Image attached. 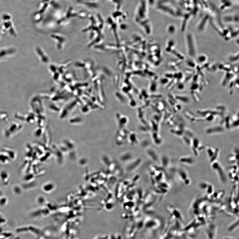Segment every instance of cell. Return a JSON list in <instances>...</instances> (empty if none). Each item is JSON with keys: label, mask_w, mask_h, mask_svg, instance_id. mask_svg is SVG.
Instances as JSON below:
<instances>
[{"label": "cell", "mask_w": 239, "mask_h": 239, "mask_svg": "<svg viewBox=\"0 0 239 239\" xmlns=\"http://www.w3.org/2000/svg\"><path fill=\"white\" fill-rule=\"evenodd\" d=\"M109 238V237L106 235L99 236L95 239H108Z\"/></svg>", "instance_id": "7c38bea8"}, {"label": "cell", "mask_w": 239, "mask_h": 239, "mask_svg": "<svg viewBox=\"0 0 239 239\" xmlns=\"http://www.w3.org/2000/svg\"><path fill=\"white\" fill-rule=\"evenodd\" d=\"M206 60V57L204 56H200L198 58V60L201 62H204Z\"/></svg>", "instance_id": "8fae6325"}, {"label": "cell", "mask_w": 239, "mask_h": 239, "mask_svg": "<svg viewBox=\"0 0 239 239\" xmlns=\"http://www.w3.org/2000/svg\"><path fill=\"white\" fill-rule=\"evenodd\" d=\"M211 164L212 168L218 175L221 182L223 183H226L227 180L226 174L224 168L219 162L216 161L211 163Z\"/></svg>", "instance_id": "6da1fadb"}, {"label": "cell", "mask_w": 239, "mask_h": 239, "mask_svg": "<svg viewBox=\"0 0 239 239\" xmlns=\"http://www.w3.org/2000/svg\"><path fill=\"white\" fill-rule=\"evenodd\" d=\"M180 163L187 165H191L194 163V161L192 157L189 156H184L179 159Z\"/></svg>", "instance_id": "8992f818"}, {"label": "cell", "mask_w": 239, "mask_h": 239, "mask_svg": "<svg viewBox=\"0 0 239 239\" xmlns=\"http://www.w3.org/2000/svg\"><path fill=\"white\" fill-rule=\"evenodd\" d=\"M232 3L230 0H220L219 8L221 11H224L231 7Z\"/></svg>", "instance_id": "5b68a950"}, {"label": "cell", "mask_w": 239, "mask_h": 239, "mask_svg": "<svg viewBox=\"0 0 239 239\" xmlns=\"http://www.w3.org/2000/svg\"><path fill=\"white\" fill-rule=\"evenodd\" d=\"M178 89L180 90L183 89L184 88V85L182 83H180L178 84Z\"/></svg>", "instance_id": "4fadbf2b"}, {"label": "cell", "mask_w": 239, "mask_h": 239, "mask_svg": "<svg viewBox=\"0 0 239 239\" xmlns=\"http://www.w3.org/2000/svg\"><path fill=\"white\" fill-rule=\"evenodd\" d=\"M209 16L208 15L205 16L203 18L201 22H200L199 26H198V30L200 31H202L204 30L205 26L206 25V23L209 19Z\"/></svg>", "instance_id": "52a82bcc"}, {"label": "cell", "mask_w": 239, "mask_h": 239, "mask_svg": "<svg viewBox=\"0 0 239 239\" xmlns=\"http://www.w3.org/2000/svg\"><path fill=\"white\" fill-rule=\"evenodd\" d=\"M178 100H181L183 102H188V99L186 96H178L177 98Z\"/></svg>", "instance_id": "30bf717a"}, {"label": "cell", "mask_w": 239, "mask_h": 239, "mask_svg": "<svg viewBox=\"0 0 239 239\" xmlns=\"http://www.w3.org/2000/svg\"><path fill=\"white\" fill-rule=\"evenodd\" d=\"M178 175L181 181L185 185H190L191 183V179L185 170L183 169H180L178 171Z\"/></svg>", "instance_id": "3957f363"}, {"label": "cell", "mask_w": 239, "mask_h": 239, "mask_svg": "<svg viewBox=\"0 0 239 239\" xmlns=\"http://www.w3.org/2000/svg\"><path fill=\"white\" fill-rule=\"evenodd\" d=\"M238 16H227L224 18V21L225 22H238Z\"/></svg>", "instance_id": "ba28073f"}, {"label": "cell", "mask_w": 239, "mask_h": 239, "mask_svg": "<svg viewBox=\"0 0 239 239\" xmlns=\"http://www.w3.org/2000/svg\"><path fill=\"white\" fill-rule=\"evenodd\" d=\"M224 191L220 190L214 193L212 196L213 197L215 198L216 200L220 199L223 197V196H224Z\"/></svg>", "instance_id": "9c48e42d"}, {"label": "cell", "mask_w": 239, "mask_h": 239, "mask_svg": "<svg viewBox=\"0 0 239 239\" xmlns=\"http://www.w3.org/2000/svg\"><path fill=\"white\" fill-rule=\"evenodd\" d=\"M187 38L189 53L191 57H194L196 54V49L192 36L191 34H188Z\"/></svg>", "instance_id": "277c9868"}, {"label": "cell", "mask_w": 239, "mask_h": 239, "mask_svg": "<svg viewBox=\"0 0 239 239\" xmlns=\"http://www.w3.org/2000/svg\"><path fill=\"white\" fill-rule=\"evenodd\" d=\"M207 152L209 162L211 163L216 161L219 154V149L217 148L214 150L212 148L209 147L207 149Z\"/></svg>", "instance_id": "7a4b0ae2"}]
</instances>
